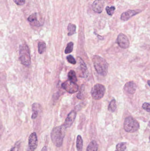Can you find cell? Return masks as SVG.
Wrapping results in <instances>:
<instances>
[{
	"label": "cell",
	"mask_w": 150,
	"mask_h": 151,
	"mask_svg": "<svg viewBox=\"0 0 150 151\" xmlns=\"http://www.w3.org/2000/svg\"><path fill=\"white\" fill-rule=\"evenodd\" d=\"M37 103H34L32 106L33 113L31 118L33 119L37 118L38 115V111L36 108Z\"/></svg>",
	"instance_id": "7402d4cb"
},
{
	"label": "cell",
	"mask_w": 150,
	"mask_h": 151,
	"mask_svg": "<svg viewBox=\"0 0 150 151\" xmlns=\"http://www.w3.org/2000/svg\"><path fill=\"white\" fill-rule=\"evenodd\" d=\"M137 86L133 81H129L126 83L124 87V90L126 94L133 95L137 90Z\"/></svg>",
	"instance_id": "8fae6325"
},
{
	"label": "cell",
	"mask_w": 150,
	"mask_h": 151,
	"mask_svg": "<svg viewBox=\"0 0 150 151\" xmlns=\"http://www.w3.org/2000/svg\"><path fill=\"white\" fill-rule=\"evenodd\" d=\"M98 145L95 141H93L88 146L86 151H98Z\"/></svg>",
	"instance_id": "9a60e30c"
},
{
	"label": "cell",
	"mask_w": 150,
	"mask_h": 151,
	"mask_svg": "<svg viewBox=\"0 0 150 151\" xmlns=\"http://www.w3.org/2000/svg\"><path fill=\"white\" fill-rule=\"evenodd\" d=\"M66 128L61 125L55 127L51 133V138L53 144L57 147H60L62 146L63 141L66 135Z\"/></svg>",
	"instance_id": "6da1fadb"
},
{
	"label": "cell",
	"mask_w": 150,
	"mask_h": 151,
	"mask_svg": "<svg viewBox=\"0 0 150 151\" xmlns=\"http://www.w3.org/2000/svg\"><path fill=\"white\" fill-rule=\"evenodd\" d=\"M69 80L74 82L76 83L77 81V78L76 77V73L74 70H70L68 74Z\"/></svg>",
	"instance_id": "ac0fdd59"
},
{
	"label": "cell",
	"mask_w": 150,
	"mask_h": 151,
	"mask_svg": "<svg viewBox=\"0 0 150 151\" xmlns=\"http://www.w3.org/2000/svg\"><path fill=\"white\" fill-rule=\"evenodd\" d=\"M14 2L19 5H23L25 4L26 0H14Z\"/></svg>",
	"instance_id": "83f0119b"
},
{
	"label": "cell",
	"mask_w": 150,
	"mask_h": 151,
	"mask_svg": "<svg viewBox=\"0 0 150 151\" xmlns=\"http://www.w3.org/2000/svg\"><path fill=\"white\" fill-rule=\"evenodd\" d=\"M140 128V125L135 119L131 116L125 118L124 123V129L126 132L133 133L137 131Z\"/></svg>",
	"instance_id": "277c9868"
},
{
	"label": "cell",
	"mask_w": 150,
	"mask_h": 151,
	"mask_svg": "<svg viewBox=\"0 0 150 151\" xmlns=\"http://www.w3.org/2000/svg\"><path fill=\"white\" fill-rule=\"evenodd\" d=\"M78 61L79 64V69L78 71L80 72L79 74V76L82 77H86L88 75L87 67L86 65V64L83 61V60L79 57L78 58Z\"/></svg>",
	"instance_id": "9c48e42d"
},
{
	"label": "cell",
	"mask_w": 150,
	"mask_h": 151,
	"mask_svg": "<svg viewBox=\"0 0 150 151\" xmlns=\"http://www.w3.org/2000/svg\"><path fill=\"white\" fill-rule=\"evenodd\" d=\"M95 70L99 74L106 76L108 72V64L106 60L99 55H95L92 58Z\"/></svg>",
	"instance_id": "7a4b0ae2"
},
{
	"label": "cell",
	"mask_w": 150,
	"mask_h": 151,
	"mask_svg": "<svg viewBox=\"0 0 150 151\" xmlns=\"http://www.w3.org/2000/svg\"><path fill=\"white\" fill-rule=\"evenodd\" d=\"M67 29L68 31V35L71 36L76 33V25L71 23H70L67 26Z\"/></svg>",
	"instance_id": "2e32d148"
},
{
	"label": "cell",
	"mask_w": 150,
	"mask_h": 151,
	"mask_svg": "<svg viewBox=\"0 0 150 151\" xmlns=\"http://www.w3.org/2000/svg\"><path fill=\"white\" fill-rule=\"evenodd\" d=\"M117 42L121 48L125 49L129 47V41L125 34L120 33L118 35Z\"/></svg>",
	"instance_id": "ba28073f"
},
{
	"label": "cell",
	"mask_w": 150,
	"mask_h": 151,
	"mask_svg": "<svg viewBox=\"0 0 150 151\" xmlns=\"http://www.w3.org/2000/svg\"><path fill=\"white\" fill-rule=\"evenodd\" d=\"M74 47V43L72 42H70L67 45V47L65 50V53L66 54H70L72 52Z\"/></svg>",
	"instance_id": "603a6c76"
},
{
	"label": "cell",
	"mask_w": 150,
	"mask_h": 151,
	"mask_svg": "<svg viewBox=\"0 0 150 151\" xmlns=\"http://www.w3.org/2000/svg\"><path fill=\"white\" fill-rule=\"evenodd\" d=\"M104 5L103 0H95L92 5V8L96 13H101L103 11Z\"/></svg>",
	"instance_id": "30bf717a"
},
{
	"label": "cell",
	"mask_w": 150,
	"mask_h": 151,
	"mask_svg": "<svg viewBox=\"0 0 150 151\" xmlns=\"http://www.w3.org/2000/svg\"><path fill=\"white\" fill-rule=\"evenodd\" d=\"M62 87L69 93H74L78 92V86L76 83L67 80L62 84Z\"/></svg>",
	"instance_id": "8992f818"
},
{
	"label": "cell",
	"mask_w": 150,
	"mask_h": 151,
	"mask_svg": "<svg viewBox=\"0 0 150 151\" xmlns=\"http://www.w3.org/2000/svg\"><path fill=\"white\" fill-rule=\"evenodd\" d=\"M38 137L35 132H33L29 136L28 139V146L27 151H35L38 146Z\"/></svg>",
	"instance_id": "52a82bcc"
},
{
	"label": "cell",
	"mask_w": 150,
	"mask_h": 151,
	"mask_svg": "<svg viewBox=\"0 0 150 151\" xmlns=\"http://www.w3.org/2000/svg\"><path fill=\"white\" fill-rule=\"evenodd\" d=\"M141 12L139 10H128L127 11L124 12L121 16V19L122 21H127L131 17H133Z\"/></svg>",
	"instance_id": "4fadbf2b"
},
{
	"label": "cell",
	"mask_w": 150,
	"mask_h": 151,
	"mask_svg": "<svg viewBox=\"0 0 150 151\" xmlns=\"http://www.w3.org/2000/svg\"><path fill=\"white\" fill-rule=\"evenodd\" d=\"M27 19L33 25L36 26H40L41 25L38 20V15L36 13H34L31 15L29 16Z\"/></svg>",
	"instance_id": "5bb4252c"
},
{
	"label": "cell",
	"mask_w": 150,
	"mask_h": 151,
	"mask_svg": "<svg viewBox=\"0 0 150 151\" xmlns=\"http://www.w3.org/2000/svg\"><path fill=\"white\" fill-rule=\"evenodd\" d=\"M143 109H144L146 111L149 112H150V104L147 103H145L143 104Z\"/></svg>",
	"instance_id": "4316f807"
},
{
	"label": "cell",
	"mask_w": 150,
	"mask_h": 151,
	"mask_svg": "<svg viewBox=\"0 0 150 151\" xmlns=\"http://www.w3.org/2000/svg\"><path fill=\"white\" fill-rule=\"evenodd\" d=\"M41 151H47V147L45 146L42 149Z\"/></svg>",
	"instance_id": "f1b7e54d"
},
{
	"label": "cell",
	"mask_w": 150,
	"mask_h": 151,
	"mask_svg": "<svg viewBox=\"0 0 150 151\" xmlns=\"http://www.w3.org/2000/svg\"><path fill=\"white\" fill-rule=\"evenodd\" d=\"M46 44L45 43L43 42H40L38 44V50L39 53L40 54H42L46 51Z\"/></svg>",
	"instance_id": "d6986e66"
},
{
	"label": "cell",
	"mask_w": 150,
	"mask_h": 151,
	"mask_svg": "<svg viewBox=\"0 0 150 151\" xmlns=\"http://www.w3.org/2000/svg\"><path fill=\"white\" fill-rule=\"evenodd\" d=\"M105 88L102 84H97L93 86L92 89L91 95L93 99L100 100L104 95Z\"/></svg>",
	"instance_id": "5b68a950"
},
{
	"label": "cell",
	"mask_w": 150,
	"mask_h": 151,
	"mask_svg": "<svg viewBox=\"0 0 150 151\" xmlns=\"http://www.w3.org/2000/svg\"><path fill=\"white\" fill-rule=\"evenodd\" d=\"M126 149V143L125 142H121L116 146L115 151H125Z\"/></svg>",
	"instance_id": "44dd1931"
},
{
	"label": "cell",
	"mask_w": 150,
	"mask_h": 151,
	"mask_svg": "<svg viewBox=\"0 0 150 151\" xmlns=\"http://www.w3.org/2000/svg\"><path fill=\"white\" fill-rule=\"evenodd\" d=\"M115 10V7L114 6H111V7L107 6L106 8V11L108 15L110 16L113 15Z\"/></svg>",
	"instance_id": "cb8c5ba5"
},
{
	"label": "cell",
	"mask_w": 150,
	"mask_h": 151,
	"mask_svg": "<svg viewBox=\"0 0 150 151\" xmlns=\"http://www.w3.org/2000/svg\"><path fill=\"white\" fill-rule=\"evenodd\" d=\"M117 109V105H116V101L115 100H113L111 101L109 104L108 110L109 111L111 112H115Z\"/></svg>",
	"instance_id": "ffe728a7"
},
{
	"label": "cell",
	"mask_w": 150,
	"mask_h": 151,
	"mask_svg": "<svg viewBox=\"0 0 150 151\" xmlns=\"http://www.w3.org/2000/svg\"><path fill=\"white\" fill-rule=\"evenodd\" d=\"M67 61L71 64L75 65L76 64L77 61H76V60L75 59L74 57H73L71 55H69L67 57Z\"/></svg>",
	"instance_id": "484cf974"
},
{
	"label": "cell",
	"mask_w": 150,
	"mask_h": 151,
	"mask_svg": "<svg viewBox=\"0 0 150 151\" xmlns=\"http://www.w3.org/2000/svg\"><path fill=\"white\" fill-rule=\"evenodd\" d=\"M19 60L22 64L26 66H30L31 64V55L27 45L24 44L19 46Z\"/></svg>",
	"instance_id": "3957f363"
},
{
	"label": "cell",
	"mask_w": 150,
	"mask_h": 151,
	"mask_svg": "<svg viewBox=\"0 0 150 151\" xmlns=\"http://www.w3.org/2000/svg\"><path fill=\"white\" fill-rule=\"evenodd\" d=\"M83 141L82 137L80 135H78L76 141V147L78 151H82L83 148Z\"/></svg>",
	"instance_id": "e0dca14e"
},
{
	"label": "cell",
	"mask_w": 150,
	"mask_h": 151,
	"mask_svg": "<svg viewBox=\"0 0 150 151\" xmlns=\"http://www.w3.org/2000/svg\"><path fill=\"white\" fill-rule=\"evenodd\" d=\"M1 127H2V124H1V123L0 122V130L1 129Z\"/></svg>",
	"instance_id": "f546056e"
},
{
	"label": "cell",
	"mask_w": 150,
	"mask_h": 151,
	"mask_svg": "<svg viewBox=\"0 0 150 151\" xmlns=\"http://www.w3.org/2000/svg\"><path fill=\"white\" fill-rule=\"evenodd\" d=\"M21 146V142L18 141L15 143V145L11 148L10 151H19Z\"/></svg>",
	"instance_id": "d4e9b609"
},
{
	"label": "cell",
	"mask_w": 150,
	"mask_h": 151,
	"mask_svg": "<svg viewBox=\"0 0 150 151\" xmlns=\"http://www.w3.org/2000/svg\"><path fill=\"white\" fill-rule=\"evenodd\" d=\"M76 117V112L74 111H71L65 120L63 126L66 128H68L72 125L73 123L74 122Z\"/></svg>",
	"instance_id": "7c38bea8"
}]
</instances>
